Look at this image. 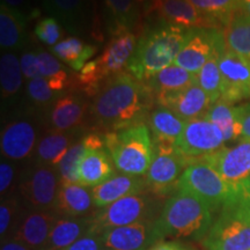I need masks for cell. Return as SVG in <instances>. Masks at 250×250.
<instances>
[{
	"label": "cell",
	"instance_id": "6da1fadb",
	"mask_svg": "<svg viewBox=\"0 0 250 250\" xmlns=\"http://www.w3.org/2000/svg\"><path fill=\"white\" fill-rule=\"evenodd\" d=\"M155 103L145 83L122 72L102 83L90 103L89 116L94 129L114 132L147 122Z\"/></svg>",
	"mask_w": 250,
	"mask_h": 250
},
{
	"label": "cell",
	"instance_id": "7a4b0ae2",
	"mask_svg": "<svg viewBox=\"0 0 250 250\" xmlns=\"http://www.w3.org/2000/svg\"><path fill=\"white\" fill-rule=\"evenodd\" d=\"M189 34L190 29L165 22H158L143 30L127 65L129 73L137 80L146 81L174 65Z\"/></svg>",
	"mask_w": 250,
	"mask_h": 250
},
{
	"label": "cell",
	"instance_id": "3957f363",
	"mask_svg": "<svg viewBox=\"0 0 250 250\" xmlns=\"http://www.w3.org/2000/svg\"><path fill=\"white\" fill-rule=\"evenodd\" d=\"M203 246L206 250H250V177L232 184Z\"/></svg>",
	"mask_w": 250,
	"mask_h": 250
},
{
	"label": "cell",
	"instance_id": "277c9868",
	"mask_svg": "<svg viewBox=\"0 0 250 250\" xmlns=\"http://www.w3.org/2000/svg\"><path fill=\"white\" fill-rule=\"evenodd\" d=\"M213 211L192 193L177 190L162 206L153 223L156 241L167 239H204L212 224Z\"/></svg>",
	"mask_w": 250,
	"mask_h": 250
},
{
	"label": "cell",
	"instance_id": "5b68a950",
	"mask_svg": "<svg viewBox=\"0 0 250 250\" xmlns=\"http://www.w3.org/2000/svg\"><path fill=\"white\" fill-rule=\"evenodd\" d=\"M102 136L117 170L132 176H146L154 156V142L147 124H137Z\"/></svg>",
	"mask_w": 250,
	"mask_h": 250
},
{
	"label": "cell",
	"instance_id": "8992f818",
	"mask_svg": "<svg viewBox=\"0 0 250 250\" xmlns=\"http://www.w3.org/2000/svg\"><path fill=\"white\" fill-rule=\"evenodd\" d=\"M155 199L149 193L131 195L100 208L93 214V232L103 233L111 228L123 227L143 221H153Z\"/></svg>",
	"mask_w": 250,
	"mask_h": 250
},
{
	"label": "cell",
	"instance_id": "52a82bcc",
	"mask_svg": "<svg viewBox=\"0 0 250 250\" xmlns=\"http://www.w3.org/2000/svg\"><path fill=\"white\" fill-rule=\"evenodd\" d=\"M177 190H184L201 198L215 213L229 196L232 184L226 182L208 162L197 160L183 171Z\"/></svg>",
	"mask_w": 250,
	"mask_h": 250
},
{
	"label": "cell",
	"instance_id": "ba28073f",
	"mask_svg": "<svg viewBox=\"0 0 250 250\" xmlns=\"http://www.w3.org/2000/svg\"><path fill=\"white\" fill-rule=\"evenodd\" d=\"M190 162L174 147V144L154 142V156L145 180L154 196L165 197L177 191L183 171Z\"/></svg>",
	"mask_w": 250,
	"mask_h": 250
},
{
	"label": "cell",
	"instance_id": "9c48e42d",
	"mask_svg": "<svg viewBox=\"0 0 250 250\" xmlns=\"http://www.w3.org/2000/svg\"><path fill=\"white\" fill-rule=\"evenodd\" d=\"M59 186L57 167L36 162L22 174L19 190L23 202L34 211H54Z\"/></svg>",
	"mask_w": 250,
	"mask_h": 250
},
{
	"label": "cell",
	"instance_id": "30bf717a",
	"mask_svg": "<svg viewBox=\"0 0 250 250\" xmlns=\"http://www.w3.org/2000/svg\"><path fill=\"white\" fill-rule=\"evenodd\" d=\"M40 127L37 117L29 111L21 112L6 122L0 137L2 158L11 161L29 158L40 142Z\"/></svg>",
	"mask_w": 250,
	"mask_h": 250
},
{
	"label": "cell",
	"instance_id": "8fae6325",
	"mask_svg": "<svg viewBox=\"0 0 250 250\" xmlns=\"http://www.w3.org/2000/svg\"><path fill=\"white\" fill-rule=\"evenodd\" d=\"M225 143L223 131L212 122L201 117L187 122L174 147L192 164L225 147Z\"/></svg>",
	"mask_w": 250,
	"mask_h": 250
},
{
	"label": "cell",
	"instance_id": "7c38bea8",
	"mask_svg": "<svg viewBox=\"0 0 250 250\" xmlns=\"http://www.w3.org/2000/svg\"><path fill=\"white\" fill-rule=\"evenodd\" d=\"M225 50L224 29L192 28L174 65L197 74L211 58L220 56Z\"/></svg>",
	"mask_w": 250,
	"mask_h": 250
},
{
	"label": "cell",
	"instance_id": "4fadbf2b",
	"mask_svg": "<svg viewBox=\"0 0 250 250\" xmlns=\"http://www.w3.org/2000/svg\"><path fill=\"white\" fill-rule=\"evenodd\" d=\"M145 17L156 19L159 22L183 27L186 29L224 28L218 20L199 12L190 0H153L152 4L145 9Z\"/></svg>",
	"mask_w": 250,
	"mask_h": 250
},
{
	"label": "cell",
	"instance_id": "5bb4252c",
	"mask_svg": "<svg viewBox=\"0 0 250 250\" xmlns=\"http://www.w3.org/2000/svg\"><path fill=\"white\" fill-rule=\"evenodd\" d=\"M221 73L220 100L234 103L250 99V61L226 49L219 56Z\"/></svg>",
	"mask_w": 250,
	"mask_h": 250
},
{
	"label": "cell",
	"instance_id": "9a60e30c",
	"mask_svg": "<svg viewBox=\"0 0 250 250\" xmlns=\"http://www.w3.org/2000/svg\"><path fill=\"white\" fill-rule=\"evenodd\" d=\"M90 104L86 96L80 94H65L59 98L44 118L46 131L67 132L81 129L89 115Z\"/></svg>",
	"mask_w": 250,
	"mask_h": 250
},
{
	"label": "cell",
	"instance_id": "2e32d148",
	"mask_svg": "<svg viewBox=\"0 0 250 250\" xmlns=\"http://www.w3.org/2000/svg\"><path fill=\"white\" fill-rule=\"evenodd\" d=\"M137 43V35L132 31H120L110 36L101 56L95 59L98 77L102 83L109 78L127 70Z\"/></svg>",
	"mask_w": 250,
	"mask_h": 250
},
{
	"label": "cell",
	"instance_id": "e0dca14e",
	"mask_svg": "<svg viewBox=\"0 0 250 250\" xmlns=\"http://www.w3.org/2000/svg\"><path fill=\"white\" fill-rule=\"evenodd\" d=\"M202 160L212 166L229 184L241 182L250 177V140L223 147Z\"/></svg>",
	"mask_w": 250,
	"mask_h": 250
},
{
	"label": "cell",
	"instance_id": "ac0fdd59",
	"mask_svg": "<svg viewBox=\"0 0 250 250\" xmlns=\"http://www.w3.org/2000/svg\"><path fill=\"white\" fill-rule=\"evenodd\" d=\"M156 104L164 105L183 121L189 122L204 116L212 103L208 94L196 83L179 92L160 96L156 99Z\"/></svg>",
	"mask_w": 250,
	"mask_h": 250
},
{
	"label": "cell",
	"instance_id": "d6986e66",
	"mask_svg": "<svg viewBox=\"0 0 250 250\" xmlns=\"http://www.w3.org/2000/svg\"><path fill=\"white\" fill-rule=\"evenodd\" d=\"M153 223L154 221H143L105 230L102 233L104 248L111 250H148L158 242Z\"/></svg>",
	"mask_w": 250,
	"mask_h": 250
},
{
	"label": "cell",
	"instance_id": "ffe728a7",
	"mask_svg": "<svg viewBox=\"0 0 250 250\" xmlns=\"http://www.w3.org/2000/svg\"><path fill=\"white\" fill-rule=\"evenodd\" d=\"M58 218L54 211L30 212L21 219L12 237L33 250H44Z\"/></svg>",
	"mask_w": 250,
	"mask_h": 250
},
{
	"label": "cell",
	"instance_id": "44dd1931",
	"mask_svg": "<svg viewBox=\"0 0 250 250\" xmlns=\"http://www.w3.org/2000/svg\"><path fill=\"white\" fill-rule=\"evenodd\" d=\"M147 189V183L144 177L117 174L100 186L92 188L93 203L96 208H103L124 197L145 192Z\"/></svg>",
	"mask_w": 250,
	"mask_h": 250
},
{
	"label": "cell",
	"instance_id": "7402d4cb",
	"mask_svg": "<svg viewBox=\"0 0 250 250\" xmlns=\"http://www.w3.org/2000/svg\"><path fill=\"white\" fill-rule=\"evenodd\" d=\"M95 208L93 203L92 190L79 183H62L59 186L54 212L59 217L81 218Z\"/></svg>",
	"mask_w": 250,
	"mask_h": 250
},
{
	"label": "cell",
	"instance_id": "603a6c76",
	"mask_svg": "<svg viewBox=\"0 0 250 250\" xmlns=\"http://www.w3.org/2000/svg\"><path fill=\"white\" fill-rule=\"evenodd\" d=\"M114 162L105 148H88L78 167V183L95 188L114 176Z\"/></svg>",
	"mask_w": 250,
	"mask_h": 250
},
{
	"label": "cell",
	"instance_id": "cb8c5ba5",
	"mask_svg": "<svg viewBox=\"0 0 250 250\" xmlns=\"http://www.w3.org/2000/svg\"><path fill=\"white\" fill-rule=\"evenodd\" d=\"M43 7L67 33L83 35L87 27V0H43Z\"/></svg>",
	"mask_w": 250,
	"mask_h": 250
},
{
	"label": "cell",
	"instance_id": "d4e9b609",
	"mask_svg": "<svg viewBox=\"0 0 250 250\" xmlns=\"http://www.w3.org/2000/svg\"><path fill=\"white\" fill-rule=\"evenodd\" d=\"M80 139V129L67 132L46 131L35 149L36 162L57 167L71 146Z\"/></svg>",
	"mask_w": 250,
	"mask_h": 250
},
{
	"label": "cell",
	"instance_id": "484cf974",
	"mask_svg": "<svg viewBox=\"0 0 250 250\" xmlns=\"http://www.w3.org/2000/svg\"><path fill=\"white\" fill-rule=\"evenodd\" d=\"M27 18L19 9L0 6V46L2 52L21 50L26 43Z\"/></svg>",
	"mask_w": 250,
	"mask_h": 250
},
{
	"label": "cell",
	"instance_id": "4316f807",
	"mask_svg": "<svg viewBox=\"0 0 250 250\" xmlns=\"http://www.w3.org/2000/svg\"><path fill=\"white\" fill-rule=\"evenodd\" d=\"M93 215L81 218L59 217L52 227L44 250H64L92 229Z\"/></svg>",
	"mask_w": 250,
	"mask_h": 250
},
{
	"label": "cell",
	"instance_id": "83f0119b",
	"mask_svg": "<svg viewBox=\"0 0 250 250\" xmlns=\"http://www.w3.org/2000/svg\"><path fill=\"white\" fill-rule=\"evenodd\" d=\"M108 15V29L110 36L120 31L142 34L140 14L137 0H104Z\"/></svg>",
	"mask_w": 250,
	"mask_h": 250
},
{
	"label": "cell",
	"instance_id": "f1b7e54d",
	"mask_svg": "<svg viewBox=\"0 0 250 250\" xmlns=\"http://www.w3.org/2000/svg\"><path fill=\"white\" fill-rule=\"evenodd\" d=\"M154 94L155 100L167 94L179 92L197 83V74L184 68L170 65L146 81H143Z\"/></svg>",
	"mask_w": 250,
	"mask_h": 250
},
{
	"label": "cell",
	"instance_id": "f546056e",
	"mask_svg": "<svg viewBox=\"0 0 250 250\" xmlns=\"http://www.w3.org/2000/svg\"><path fill=\"white\" fill-rule=\"evenodd\" d=\"M187 122L164 105L156 104L149 112L147 126L152 131L154 142L174 144L183 132Z\"/></svg>",
	"mask_w": 250,
	"mask_h": 250
},
{
	"label": "cell",
	"instance_id": "4dcf8cb0",
	"mask_svg": "<svg viewBox=\"0 0 250 250\" xmlns=\"http://www.w3.org/2000/svg\"><path fill=\"white\" fill-rule=\"evenodd\" d=\"M98 51V46L85 43L79 37L71 36L61 41L58 44L50 48V52L74 72L81 71L90 58Z\"/></svg>",
	"mask_w": 250,
	"mask_h": 250
},
{
	"label": "cell",
	"instance_id": "1f68e13d",
	"mask_svg": "<svg viewBox=\"0 0 250 250\" xmlns=\"http://www.w3.org/2000/svg\"><path fill=\"white\" fill-rule=\"evenodd\" d=\"M226 49L250 61V18L235 13L224 27Z\"/></svg>",
	"mask_w": 250,
	"mask_h": 250
},
{
	"label": "cell",
	"instance_id": "d6a6232c",
	"mask_svg": "<svg viewBox=\"0 0 250 250\" xmlns=\"http://www.w3.org/2000/svg\"><path fill=\"white\" fill-rule=\"evenodd\" d=\"M23 73L20 59L14 52H2L0 58V88L1 101L9 102L22 89Z\"/></svg>",
	"mask_w": 250,
	"mask_h": 250
},
{
	"label": "cell",
	"instance_id": "836d02e7",
	"mask_svg": "<svg viewBox=\"0 0 250 250\" xmlns=\"http://www.w3.org/2000/svg\"><path fill=\"white\" fill-rule=\"evenodd\" d=\"M203 117L212 122L223 131L225 142H232L240 138L237 107H234L233 104H229L223 100H219L211 105Z\"/></svg>",
	"mask_w": 250,
	"mask_h": 250
},
{
	"label": "cell",
	"instance_id": "e575fe53",
	"mask_svg": "<svg viewBox=\"0 0 250 250\" xmlns=\"http://www.w3.org/2000/svg\"><path fill=\"white\" fill-rule=\"evenodd\" d=\"M37 57L40 62L41 77L48 81L49 86L55 92H66L72 83V78L68 74L67 68L58 61L57 57L44 50H39Z\"/></svg>",
	"mask_w": 250,
	"mask_h": 250
},
{
	"label": "cell",
	"instance_id": "d590c367",
	"mask_svg": "<svg viewBox=\"0 0 250 250\" xmlns=\"http://www.w3.org/2000/svg\"><path fill=\"white\" fill-rule=\"evenodd\" d=\"M190 1L199 12L215 19L225 27L229 18L237 13L240 9L241 0H190Z\"/></svg>",
	"mask_w": 250,
	"mask_h": 250
},
{
	"label": "cell",
	"instance_id": "8d00e7d4",
	"mask_svg": "<svg viewBox=\"0 0 250 250\" xmlns=\"http://www.w3.org/2000/svg\"><path fill=\"white\" fill-rule=\"evenodd\" d=\"M219 56L211 58L197 73V83L208 94L212 104L220 100L221 96V73L218 65Z\"/></svg>",
	"mask_w": 250,
	"mask_h": 250
},
{
	"label": "cell",
	"instance_id": "74e56055",
	"mask_svg": "<svg viewBox=\"0 0 250 250\" xmlns=\"http://www.w3.org/2000/svg\"><path fill=\"white\" fill-rule=\"evenodd\" d=\"M26 95L29 101L33 103L35 109H48L64 95V93H58L51 89L48 81L44 78L40 77L36 79L29 80L26 86Z\"/></svg>",
	"mask_w": 250,
	"mask_h": 250
},
{
	"label": "cell",
	"instance_id": "f35d334b",
	"mask_svg": "<svg viewBox=\"0 0 250 250\" xmlns=\"http://www.w3.org/2000/svg\"><path fill=\"white\" fill-rule=\"evenodd\" d=\"M86 151L87 147L83 143V137L71 146L57 166L62 183H78V167Z\"/></svg>",
	"mask_w": 250,
	"mask_h": 250
},
{
	"label": "cell",
	"instance_id": "ab89813d",
	"mask_svg": "<svg viewBox=\"0 0 250 250\" xmlns=\"http://www.w3.org/2000/svg\"><path fill=\"white\" fill-rule=\"evenodd\" d=\"M35 35L40 42L49 46H55L61 42V39L64 35L62 26L55 18L48 17L40 20L35 26Z\"/></svg>",
	"mask_w": 250,
	"mask_h": 250
},
{
	"label": "cell",
	"instance_id": "60d3db41",
	"mask_svg": "<svg viewBox=\"0 0 250 250\" xmlns=\"http://www.w3.org/2000/svg\"><path fill=\"white\" fill-rule=\"evenodd\" d=\"M19 213V202L15 197H6L2 198L1 205H0V235L1 240L8 236V232L12 226H14L17 220V214Z\"/></svg>",
	"mask_w": 250,
	"mask_h": 250
},
{
	"label": "cell",
	"instance_id": "b9f144b4",
	"mask_svg": "<svg viewBox=\"0 0 250 250\" xmlns=\"http://www.w3.org/2000/svg\"><path fill=\"white\" fill-rule=\"evenodd\" d=\"M21 70H22L23 77L26 80H33L41 77L40 62L37 52L35 51H26L22 52L20 57Z\"/></svg>",
	"mask_w": 250,
	"mask_h": 250
},
{
	"label": "cell",
	"instance_id": "7bdbcfd3",
	"mask_svg": "<svg viewBox=\"0 0 250 250\" xmlns=\"http://www.w3.org/2000/svg\"><path fill=\"white\" fill-rule=\"evenodd\" d=\"M104 248L102 239V233H96L89 230L88 233L81 236L73 245L64 250H101Z\"/></svg>",
	"mask_w": 250,
	"mask_h": 250
},
{
	"label": "cell",
	"instance_id": "ee69618b",
	"mask_svg": "<svg viewBox=\"0 0 250 250\" xmlns=\"http://www.w3.org/2000/svg\"><path fill=\"white\" fill-rule=\"evenodd\" d=\"M15 175H17L15 166L12 164L11 160L2 159L1 164H0V192H1V196H4L9 190V188L13 186Z\"/></svg>",
	"mask_w": 250,
	"mask_h": 250
},
{
	"label": "cell",
	"instance_id": "f6af8a7d",
	"mask_svg": "<svg viewBox=\"0 0 250 250\" xmlns=\"http://www.w3.org/2000/svg\"><path fill=\"white\" fill-rule=\"evenodd\" d=\"M240 124V140H250V103L237 105Z\"/></svg>",
	"mask_w": 250,
	"mask_h": 250
},
{
	"label": "cell",
	"instance_id": "bcb514c9",
	"mask_svg": "<svg viewBox=\"0 0 250 250\" xmlns=\"http://www.w3.org/2000/svg\"><path fill=\"white\" fill-rule=\"evenodd\" d=\"M148 250H195L182 242L175 240H161L155 242Z\"/></svg>",
	"mask_w": 250,
	"mask_h": 250
},
{
	"label": "cell",
	"instance_id": "7dc6e473",
	"mask_svg": "<svg viewBox=\"0 0 250 250\" xmlns=\"http://www.w3.org/2000/svg\"><path fill=\"white\" fill-rule=\"evenodd\" d=\"M1 250H33V249H30L29 247H27L26 245H22V243L15 241L14 239H12V240H7V241L2 242Z\"/></svg>",
	"mask_w": 250,
	"mask_h": 250
},
{
	"label": "cell",
	"instance_id": "c3c4849f",
	"mask_svg": "<svg viewBox=\"0 0 250 250\" xmlns=\"http://www.w3.org/2000/svg\"><path fill=\"white\" fill-rule=\"evenodd\" d=\"M1 2L7 5L8 7L19 9V11H20V7L24 4V0H1Z\"/></svg>",
	"mask_w": 250,
	"mask_h": 250
},
{
	"label": "cell",
	"instance_id": "681fc988",
	"mask_svg": "<svg viewBox=\"0 0 250 250\" xmlns=\"http://www.w3.org/2000/svg\"><path fill=\"white\" fill-rule=\"evenodd\" d=\"M240 9L243 14L250 18V0H241L240 1Z\"/></svg>",
	"mask_w": 250,
	"mask_h": 250
},
{
	"label": "cell",
	"instance_id": "f907efd6",
	"mask_svg": "<svg viewBox=\"0 0 250 250\" xmlns=\"http://www.w3.org/2000/svg\"><path fill=\"white\" fill-rule=\"evenodd\" d=\"M152 1H153V0H137V2H138V4L144 6V9L147 8L148 6L152 4Z\"/></svg>",
	"mask_w": 250,
	"mask_h": 250
},
{
	"label": "cell",
	"instance_id": "816d5d0a",
	"mask_svg": "<svg viewBox=\"0 0 250 250\" xmlns=\"http://www.w3.org/2000/svg\"><path fill=\"white\" fill-rule=\"evenodd\" d=\"M101 250H111V249H108V248H103V249H101Z\"/></svg>",
	"mask_w": 250,
	"mask_h": 250
}]
</instances>
